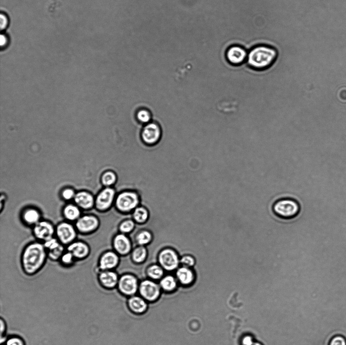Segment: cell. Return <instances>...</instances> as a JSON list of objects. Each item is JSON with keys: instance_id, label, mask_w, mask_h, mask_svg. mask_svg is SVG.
<instances>
[{"instance_id": "obj_6", "label": "cell", "mask_w": 346, "mask_h": 345, "mask_svg": "<svg viewBox=\"0 0 346 345\" xmlns=\"http://www.w3.org/2000/svg\"><path fill=\"white\" fill-rule=\"evenodd\" d=\"M140 202V198L133 191H126L121 192L116 199L117 209L122 212L127 213L134 211Z\"/></svg>"}, {"instance_id": "obj_25", "label": "cell", "mask_w": 346, "mask_h": 345, "mask_svg": "<svg viewBox=\"0 0 346 345\" xmlns=\"http://www.w3.org/2000/svg\"><path fill=\"white\" fill-rule=\"evenodd\" d=\"M149 216L148 211L143 206H138L133 211V218L137 223H145L148 219Z\"/></svg>"}, {"instance_id": "obj_38", "label": "cell", "mask_w": 346, "mask_h": 345, "mask_svg": "<svg viewBox=\"0 0 346 345\" xmlns=\"http://www.w3.org/2000/svg\"><path fill=\"white\" fill-rule=\"evenodd\" d=\"M0 19H1V21H0V24H1L0 28H1L2 30H5L8 26L9 21L8 17L5 14H2L1 17H0Z\"/></svg>"}, {"instance_id": "obj_9", "label": "cell", "mask_w": 346, "mask_h": 345, "mask_svg": "<svg viewBox=\"0 0 346 345\" xmlns=\"http://www.w3.org/2000/svg\"><path fill=\"white\" fill-rule=\"evenodd\" d=\"M149 303L138 294L127 298L126 305L129 311L134 315L140 316L146 314Z\"/></svg>"}, {"instance_id": "obj_36", "label": "cell", "mask_w": 346, "mask_h": 345, "mask_svg": "<svg viewBox=\"0 0 346 345\" xmlns=\"http://www.w3.org/2000/svg\"><path fill=\"white\" fill-rule=\"evenodd\" d=\"M76 193L72 189H65L62 192V196L65 200H70L74 198Z\"/></svg>"}, {"instance_id": "obj_5", "label": "cell", "mask_w": 346, "mask_h": 345, "mask_svg": "<svg viewBox=\"0 0 346 345\" xmlns=\"http://www.w3.org/2000/svg\"><path fill=\"white\" fill-rule=\"evenodd\" d=\"M140 283L136 275L125 273L120 276L117 290L121 295L128 298L138 294Z\"/></svg>"}, {"instance_id": "obj_27", "label": "cell", "mask_w": 346, "mask_h": 345, "mask_svg": "<svg viewBox=\"0 0 346 345\" xmlns=\"http://www.w3.org/2000/svg\"><path fill=\"white\" fill-rule=\"evenodd\" d=\"M152 240V235L148 231H143L138 233L136 237V241L138 245L145 246L149 244Z\"/></svg>"}, {"instance_id": "obj_17", "label": "cell", "mask_w": 346, "mask_h": 345, "mask_svg": "<svg viewBox=\"0 0 346 345\" xmlns=\"http://www.w3.org/2000/svg\"><path fill=\"white\" fill-rule=\"evenodd\" d=\"M119 263V258L116 253L109 251L105 253L100 260L99 269L101 271L113 270Z\"/></svg>"}, {"instance_id": "obj_21", "label": "cell", "mask_w": 346, "mask_h": 345, "mask_svg": "<svg viewBox=\"0 0 346 345\" xmlns=\"http://www.w3.org/2000/svg\"><path fill=\"white\" fill-rule=\"evenodd\" d=\"M68 252L71 253L74 258L83 259L90 254V248L82 242H75L70 244L67 248Z\"/></svg>"}, {"instance_id": "obj_15", "label": "cell", "mask_w": 346, "mask_h": 345, "mask_svg": "<svg viewBox=\"0 0 346 345\" xmlns=\"http://www.w3.org/2000/svg\"><path fill=\"white\" fill-rule=\"evenodd\" d=\"M100 224L99 219L93 215H85L77 221L76 227L82 233H89L96 231Z\"/></svg>"}, {"instance_id": "obj_26", "label": "cell", "mask_w": 346, "mask_h": 345, "mask_svg": "<svg viewBox=\"0 0 346 345\" xmlns=\"http://www.w3.org/2000/svg\"><path fill=\"white\" fill-rule=\"evenodd\" d=\"M23 219L27 224L36 225L40 222V214L36 210L29 209L24 212Z\"/></svg>"}, {"instance_id": "obj_4", "label": "cell", "mask_w": 346, "mask_h": 345, "mask_svg": "<svg viewBox=\"0 0 346 345\" xmlns=\"http://www.w3.org/2000/svg\"><path fill=\"white\" fill-rule=\"evenodd\" d=\"M163 294L158 282L146 279L140 281L138 294L149 304L158 302Z\"/></svg>"}, {"instance_id": "obj_19", "label": "cell", "mask_w": 346, "mask_h": 345, "mask_svg": "<svg viewBox=\"0 0 346 345\" xmlns=\"http://www.w3.org/2000/svg\"><path fill=\"white\" fill-rule=\"evenodd\" d=\"M163 293L171 295L176 293L180 286L175 275H165L158 282Z\"/></svg>"}, {"instance_id": "obj_7", "label": "cell", "mask_w": 346, "mask_h": 345, "mask_svg": "<svg viewBox=\"0 0 346 345\" xmlns=\"http://www.w3.org/2000/svg\"><path fill=\"white\" fill-rule=\"evenodd\" d=\"M159 264L165 271H176L180 267V259L176 251L170 248L162 250L159 254Z\"/></svg>"}, {"instance_id": "obj_3", "label": "cell", "mask_w": 346, "mask_h": 345, "mask_svg": "<svg viewBox=\"0 0 346 345\" xmlns=\"http://www.w3.org/2000/svg\"><path fill=\"white\" fill-rule=\"evenodd\" d=\"M273 210L277 216L282 219H291L298 215L300 206L295 199L282 198L275 202Z\"/></svg>"}, {"instance_id": "obj_31", "label": "cell", "mask_w": 346, "mask_h": 345, "mask_svg": "<svg viewBox=\"0 0 346 345\" xmlns=\"http://www.w3.org/2000/svg\"><path fill=\"white\" fill-rule=\"evenodd\" d=\"M137 118L138 121L143 123H148L151 119L150 113L146 109H142L137 113Z\"/></svg>"}, {"instance_id": "obj_22", "label": "cell", "mask_w": 346, "mask_h": 345, "mask_svg": "<svg viewBox=\"0 0 346 345\" xmlns=\"http://www.w3.org/2000/svg\"><path fill=\"white\" fill-rule=\"evenodd\" d=\"M165 271L159 264H153L146 270L147 279L159 282L165 275Z\"/></svg>"}, {"instance_id": "obj_1", "label": "cell", "mask_w": 346, "mask_h": 345, "mask_svg": "<svg viewBox=\"0 0 346 345\" xmlns=\"http://www.w3.org/2000/svg\"><path fill=\"white\" fill-rule=\"evenodd\" d=\"M277 49L267 44H258L248 52L246 63L252 70L263 72L271 67L278 58Z\"/></svg>"}, {"instance_id": "obj_20", "label": "cell", "mask_w": 346, "mask_h": 345, "mask_svg": "<svg viewBox=\"0 0 346 345\" xmlns=\"http://www.w3.org/2000/svg\"><path fill=\"white\" fill-rule=\"evenodd\" d=\"M74 199L78 206L83 209H90L95 204V199L93 195L86 191L78 192Z\"/></svg>"}, {"instance_id": "obj_39", "label": "cell", "mask_w": 346, "mask_h": 345, "mask_svg": "<svg viewBox=\"0 0 346 345\" xmlns=\"http://www.w3.org/2000/svg\"><path fill=\"white\" fill-rule=\"evenodd\" d=\"M8 42V38L5 35H2L0 37V44H1L2 47H5Z\"/></svg>"}, {"instance_id": "obj_24", "label": "cell", "mask_w": 346, "mask_h": 345, "mask_svg": "<svg viewBox=\"0 0 346 345\" xmlns=\"http://www.w3.org/2000/svg\"><path fill=\"white\" fill-rule=\"evenodd\" d=\"M148 256V251L145 246H140L135 248L132 253V259L135 264L144 263Z\"/></svg>"}, {"instance_id": "obj_12", "label": "cell", "mask_w": 346, "mask_h": 345, "mask_svg": "<svg viewBox=\"0 0 346 345\" xmlns=\"http://www.w3.org/2000/svg\"><path fill=\"white\" fill-rule=\"evenodd\" d=\"M115 191L114 189L107 187L103 189L95 199V205L97 209L101 211L109 209L114 201Z\"/></svg>"}, {"instance_id": "obj_8", "label": "cell", "mask_w": 346, "mask_h": 345, "mask_svg": "<svg viewBox=\"0 0 346 345\" xmlns=\"http://www.w3.org/2000/svg\"><path fill=\"white\" fill-rule=\"evenodd\" d=\"M247 50L243 46L234 44L227 49L225 58L228 63L233 66H239L246 62Z\"/></svg>"}, {"instance_id": "obj_14", "label": "cell", "mask_w": 346, "mask_h": 345, "mask_svg": "<svg viewBox=\"0 0 346 345\" xmlns=\"http://www.w3.org/2000/svg\"><path fill=\"white\" fill-rule=\"evenodd\" d=\"M57 237L63 244H70L76 237L74 227L70 224L63 222L59 224L56 229Z\"/></svg>"}, {"instance_id": "obj_35", "label": "cell", "mask_w": 346, "mask_h": 345, "mask_svg": "<svg viewBox=\"0 0 346 345\" xmlns=\"http://www.w3.org/2000/svg\"><path fill=\"white\" fill-rule=\"evenodd\" d=\"M74 257L70 252H67L61 256V261L65 265H70L73 262Z\"/></svg>"}, {"instance_id": "obj_10", "label": "cell", "mask_w": 346, "mask_h": 345, "mask_svg": "<svg viewBox=\"0 0 346 345\" xmlns=\"http://www.w3.org/2000/svg\"><path fill=\"white\" fill-rule=\"evenodd\" d=\"M175 272V276L180 286L188 288L194 285L196 280V275L193 268L182 266L179 267Z\"/></svg>"}, {"instance_id": "obj_34", "label": "cell", "mask_w": 346, "mask_h": 345, "mask_svg": "<svg viewBox=\"0 0 346 345\" xmlns=\"http://www.w3.org/2000/svg\"><path fill=\"white\" fill-rule=\"evenodd\" d=\"M329 345H346V339L341 335H336L332 337Z\"/></svg>"}, {"instance_id": "obj_23", "label": "cell", "mask_w": 346, "mask_h": 345, "mask_svg": "<svg viewBox=\"0 0 346 345\" xmlns=\"http://www.w3.org/2000/svg\"><path fill=\"white\" fill-rule=\"evenodd\" d=\"M63 214L67 220L75 221L80 217L81 212L78 206L73 204H68L65 207Z\"/></svg>"}, {"instance_id": "obj_16", "label": "cell", "mask_w": 346, "mask_h": 345, "mask_svg": "<svg viewBox=\"0 0 346 345\" xmlns=\"http://www.w3.org/2000/svg\"><path fill=\"white\" fill-rule=\"evenodd\" d=\"M54 233L53 225L48 222L40 221L35 225L34 234L39 240L47 241L53 238Z\"/></svg>"}, {"instance_id": "obj_11", "label": "cell", "mask_w": 346, "mask_h": 345, "mask_svg": "<svg viewBox=\"0 0 346 345\" xmlns=\"http://www.w3.org/2000/svg\"><path fill=\"white\" fill-rule=\"evenodd\" d=\"M120 276L114 270L100 271L98 275V282L105 290L112 291L117 289Z\"/></svg>"}, {"instance_id": "obj_28", "label": "cell", "mask_w": 346, "mask_h": 345, "mask_svg": "<svg viewBox=\"0 0 346 345\" xmlns=\"http://www.w3.org/2000/svg\"><path fill=\"white\" fill-rule=\"evenodd\" d=\"M117 180L116 174L112 171L105 172L102 177V182L106 187L113 185Z\"/></svg>"}, {"instance_id": "obj_37", "label": "cell", "mask_w": 346, "mask_h": 345, "mask_svg": "<svg viewBox=\"0 0 346 345\" xmlns=\"http://www.w3.org/2000/svg\"><path fill=\"white\" fill-rule=\"evenodd\" d=\"M60 245V244L58 243L56 239L52 238L51 239L45 242L44 246L45 248L50 250L56 248Z\"/></svg>"}, {"instance_id": "obj_30", "label": "cell", "mask_w": 346, "mask_h": 345, "mask_svg": "<svg viewBox=\"0 0 346 345\" xmlns=\"http://www.w3.org/2000/svg\"><path fill=\"white\" fill-rule=\"evenodd\" d=\"M134 227V222L131 220H127L120 224L119 229L122 234L125 235L132 232Z\"/></svg>"}, {"instance_id": "obj_2", "label": "cell", "mask_w": 346, "mask_h": 345, "mask_svg": "<svg viewBox=\"0 0 346 345\" xmlns=\"http://www.w3.org/2000/svg\"><path fill=\"white\" fill-rule=\"evenodd\" d=\"M45 247L40 243L29 245L23 255L22 265L27 275H33L39 272L45 263L46 257Z\"/></svg>"}, {"instance_id": "obj_13", "label": "cell", "mask_w": 346, "mask_h": 345, "mask_svg": "<svg viewBox=\"0 0 346 345\" xmlns=\"http://www.w3.org/2000/svg\"><path fill=\"white\" fill-rule=\"evenodd\" d=\"M161 135L160 128L155 123L148 124L144 128L142 133L143 142L150 146L157 144L160 139Z\"/></svg>"}, {"instance_id": "obj_18", "label": "cell", "mask_w": 346, "mask_h": 345, "mask_svg": "<svg viewBox=\"0 0 346 345\" xmlns=\"http://www.w3.org/2000/svg\"><path fill=\"white\" fill-rule=\"evenodd\" d=\"M113 246L116 252L123 256L129 253L132 249L131 241L128 237L122 233L115 237Z\"/></svg>"}, {"instance_id": "obj_29", "label": "cell", "mask_w": 346, "mask_h": 345, "mask_svg": "<svg viewBox=\"0 0 346 345\" xmlns=\"http://www.w3.org/2000/svg\"><path fill=\"white\" fill-rule=\"evenodd\" d=\"M3 345H27L24 338L19 335H9Z\"/></svg>"}, {"instance_id": "obj_33", "label": "cell", "mask_w": 346, "mask_h": 345, "mask_svg": "<svg viewBox=\"0 0 346 345\" xmlns=\"http://www.w3.org/2000/svg\"><path fill=\"white\" fill-rule=\"evenodd\" d=\"M182 266L193 268L196 264L195 258L191 255H185L180 259Z\"/></svg>"}, {"instance_id": "obj_32", "label": "cell", "mask_w": 346, "mask_h": 345, "mask_svg": "<svg viewBox=\"0 0 346 345\" xmlns=\"http://www.w3.org/2000/svg\"><path fill=\"white\" fill-rule=\"evenodd\" d=\"M63 250V247L62 245H60L56 248L49 250V257L53 260H58L62 256Z\"/></svg>"}]
</instances>
